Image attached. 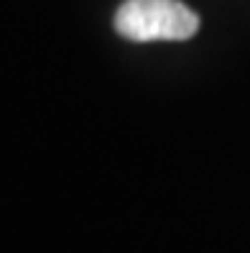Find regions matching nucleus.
Here are the masks:
<instances>
[{"instance_id":"obj_1","label":"nucleus","mask_w":250,"mask_h":253,"mask_svg":"<svg viewBox=\"0 0 250 253\" xmlns=\"http://www.w3.org/2000/svg\"><path fill=\"white\" fill-rule=\"evenodd\" d=\"M115 31L128 41H186L199 31V16L181 0H125Z\"/></svg>"}]
</instances>
